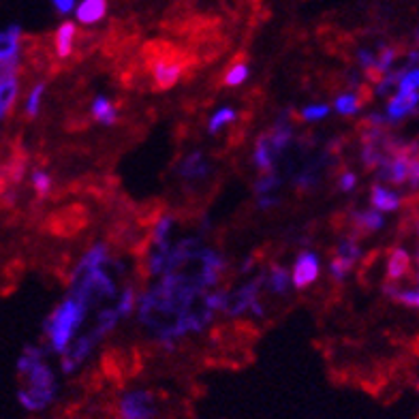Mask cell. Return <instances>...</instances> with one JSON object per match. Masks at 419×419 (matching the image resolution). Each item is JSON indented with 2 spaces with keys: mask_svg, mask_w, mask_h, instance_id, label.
<instances>
[{
  "mask_svg": "<svg viewBox=\"0 0 419 419\" xmlns=\"http://www.w3.org/2000/svg\"><path fill=\"white\" fill-rule=\"evenodd\" d=\"M22 379L26 381V385L18 389V402L26 411L39 413L56 400V394H58L56 377H54L51 368L45 364V360L39 362L37 366H32Z\"/></svg>",
  "mask_w": 419,
  "mask_h": 419,
  "instance_id": "1",
  "label": "cell"
},
{
  "mask_svg": "<svg viewBox=\"0 0 419 419\" xmlns=\"http://www.w3.org/2000/svg\"><path fill=\"white\" fill-rule=\"evenodd\" d=\"M84 315H86V308L73 298L64 300L54 310V315L45 321V334L49 338L51 351H56V353L64 351V348L68 346V342L73 340L75 332L80 329V325L84 321Z\"/></svg>",
  "mask_w": 419,
  "mask_h": 419,
  "instance_id": "2",
  "label": "cell"
},
{
  "mask_svg": "<svg viewBox=\"0 0 419 419\" xmlns=\"http://www.w3.org/2000/svg\"><path fill=\"white\" fill-rule=\"evenodd\" d=\"M120 419H154L157 417V400L146 389L124 391L118 402Z\"/></svg>",
  "mask_w": 419,
  "mask_h": 419,
  "instance_id": "3",
  "label": "cell"
},
{
  "mask_svg": "<svg viewBox=\"0 0 419 419\" xmlns=\"http://www.w3.org/2000/svg\"><path fill=\"white\" fill-rule=\"evenodd\" d=\"M263 285V276L255 278V281L242 285L238 291L227 293V304L225 312L227 315H242L246 310H253L255 315H263V306L259 304V289Z\"/></svg>",
  "mask_w": 419,
  "mask_h": 419,
  "instance_id": "4",
  "label": "cell"
},
{
  "mask_svg": "<svg viewBox=\"0 0 419 419\" xmlns=\"http://www.w3.org/2000/svg\"><path fill=\"white\" fill-rule=\"evenodd\" d=\"M97 342L99 340H97V336L92 332L68 342V346L62 351V362H60L62 372L64 375H73L88 360V356L92 353V348H95Z\"/></svg>",
  "mask_w": 419,
  "mask_h": 419,
  "instance_id": "5",
  "label": "cell"
},
{
  "mask_svg": "<svg viewBox=\"0 0 419 419\" xmlns=\"http://www.w3.org/2000/svg\"><path fill=\"white\" fill-rule=\"evenodd\" d=\"M319 255L312 250H306L298 257L296 267H293V276H291V285H296V289H306L308 285H312L319 278Z\"/></svg>",
  "mask_w": 419,
  "mask_h": 419,
  "instance_id": "6",
  "label": "cell"
},
{
  "mask_svg": "<svg viewBox=\"0 0 419 419\" xmlns=\"http://www.w3.org/2000/svg\"><path fill=\"white\" fill-rule=\"evenodd\" d=\"M180 73H182V66L174 58H159L152 64V75L161 90L176 86V82L180 80Z\"/></svg>",
  "mask_w": 419,
  "mask_h": 419,
  "instance_id": "7",
  "label": "cell"
},
{
  "mask_svg": "<svg viewBox=\"0 0 419 419\" xmlns=\"http://www.w3.org/2000/svg\"><path fill=\"white\" fill-rule=\"evenodd\" d=\"M417 90H413V92H402V90H398V95L389 101V105H387V118L391 120V122H400V120H404L406 116H411V114H415V109H417Z\"/></svg>",
  "mask_w": 419,
  "mask_h": 419,
  "instance_id": "8",
  "label": "cell"
},
{
  "mask_svg": "<svg viewBox=\"0 0 419 419\" xmlns=\"http://www.w3.org/2000/svg\"><path fill=\"white\" fill-rule=\"evenodd\" d=\"M267 135H269V142H272V146L278 154L289 148L291 139H293V126H291V120H289V111L281 114V118H278V122L274 124L272 133H267Z\"/></svg>",
  "mask_w": 419,
  "mask_h": 419,
  "instance_id": "9",
  "label": "cell"
},
{
  "mask_svg": "<svg viewBox=\"0 0 419 419\" xmlns=\"http://www.w3.org/2000/svg\"><path fill=\"white\" fill-rule=\"evenodd\" d=\"M20 26H9L0 32V62H7L20 58Z\"/></svg>",
  "mask_w": 419,
  "mask_h": 419,
  "instance_id": "10",
  "label": "cell"
},
{
  "mask_svg": "<svg viewBox=\"0 0 419 419\" xmlns=\"http://www.w3.org/2000/svg\"><path fill=\"white\" fill-rule=\"evenodd\" d=\"M18 97V78L16 73H3L0 75V120L7 116L13 101Z\"/></svg>",
  "mask_w": 419,
  "mask_h": 419,
  "instance_id": "11",
  "label": "cell"
},
{
  "mask_svg": "<svg viewBox=\"0 0 419 419\" xmlns=\"http://www.w3.org/2000/svg\"><path fill=\"white\" fill-rule=\"evenodd\" d=\"M370 201H372L375 210H379V212H394V210H398L400 203H402L398 193H394V190H389V188H385L381 184L372 186Z\"/></svg>",
  "mask_w": 419,
  "mask_h": 419,
  "instance_id": "12",
  "label": "cell"
},
{
  "mask_svg": "<svg viewBox=\"0 0 419 419\" xmlns=\"http://www.w3.org/2000/svg\"><path fill=\"white\" fill-rule=\"evenodd\" d=\"M278 159V152L274 150L272 142H269V135H261L259 142L255 146V165L263 171H272L274 169V163Z\"/></svg>",
  "mask_w": 419,
  "mask_h": 419,
  "instance_id": "13",
  "label": "cell"
},
{
  "mask_svg": "<svg viewBox=\"0 0 419 419\" xmlns=\"http://www.w3.org/2000/svg\"><path fill=\"white\" fill-rule=\"evenodd\" d=\"M411 272V257L404 248H394L389 259H387V276L389 281H400Z\"/></svg>",
  "mask_w": 419,
  "mask_h": 419,
  "instance_id": "14",
  "label": "cell"
},
{
  "mask_svg": "<svg viewBox=\"0 0 419 419\" xmlns=\"http://www.w3.org/2000/svg\"><path fill=\"white\" fill-rule=\"evenodd\" d=\"M210 171V165L207 161L203 159L201 152H193L190 157H186L180 165V176L184 180H199V178H205Z\"/></svg>",
  "mask_w": 419,
  "mask_h": 419,
  "instance_id": "15",
  "label": "cell"
},
{
  "mask_svg": "<svg viewBox=\"0 0 419 419\" xmlns=\"http://www.w3.org/2000/svg\"><path fill=\"white\" fill-rule=\"evenodd\" d=\"M263 283L267 285V289H269L272 293L283 296V293H287L289 287H291V276H289V272H287L285 267L274 265V267L267 272V276H263Z\"/></svg>",
  "mask_w": 419,
  "mask_h": 419,
  "instance_id": "16",
  "label": "cell"
},
{
  "mask_svg": "<svg viewBox=\"0 0 419 419\" xmlns=\"http://www.w3.org/2000/svg\"><path fill=\"white\" fill-rule=\"evenodd\" d=\"M105 11H107V0H84L78 7V20L82 24H97L99 20H103Z\"/></svg>",
  "mask_w": 419,
  "mask_h": 419,
  "instance_id": "17",
  "label": "cell"
},
{
  "mask_svg": "<svg viewBox=\"0 0 419 419\" xmlns=\"http://www.w3.org/2000/svg\"><path fill=\"white\" fill-rule=\"evenodd\" d=\"M73 39H75V26L71 22H66L58 28L56 32V51L60 58H66L73 51Z\"/></svg>",
  "mask_w": 419,
  "mask_h": 419,
  "instance_id": "18",
  "label": "cell"
},
{
  "mask_svg": "<svg viewBox=\"0 0 419 419\" xmlns=\"http://www.w3.org/2000/svg\"><path fill=\"white\" fill-rule=\"evenodd\" d=\"M92 116L101 124H114L116 118H118L114 103L109 99H105V97H97L95 99V103H92Z\"/></svg>",
  "mask_w": 419,
  "mask_h": 419,
  "instance_id": "19",
  "label": "cell"
},
{
  "mask_svg": "<svg viewBox=\"0 0 419 419\" xmlns=\"http://www.w3.org/2000/svg\"><path fill=\"white\" fill-rule=\"evenodd\" d=\"M43 360H45V351H43L41 346H26L24 353H22L20 360H18V375L24 377L32 366H37V364L43 362Z\"/></svg>",
  "mask_w": 419,
  "mask_h": 419,
  "instance_id": "20",
  "label": "cell"
},
{
  "mask_svg": "<svg viewBox=\"0 0 419 419\" xmlns=\"http://www.w3.org/2000/svg\"><path fill=\"white\" fill-rule=\"evenodd\" d=\"M360 257H362V250L353 240H340V244L336 246V259H340L348 267H353V263L360 261Z\"/></svg>",
  "mask_w": 419,
  "mask_h": 419,
  "instance_id": "21",
  "label": "cell"
},
{
  "mask_svg": "<svg viewBox=\"0 0 419 419\" xmlns=\"http://www.w3.org/2000/svg\"><path fill=\"white\" fill-rule=\"evenodd\" d=\"M353 221H356L358 227L368 229V231H379V229L385 225V221H383V217H381L379 210H366V212H356V214H353Z\"/></svg>",
  "mask_w": 419,
  "mask_h": 419,
  "instance_id": "22",
  "label": "cell"
},
{
  "mask_svg": "<svg viewBox=\"0 0 419 419\" xmlns=\"http://www.w3.org/2000/svg\"><path fill=\"white\" fill-rule=\"evenodd\" d=\"M120 321V317H118V312H116V308H107V310H101L99 312V319H97V327H95V336H97V340H101L103 336H107L114 327H116V323Z\"/></svg>",
  "mask_w": 419,
  "mask_h": 419,
  "instance_id": "23",
  "label": "cell"
},
{
  "mask_svg": "<svg viewBox=\"0 0 419 419\" xmlns=\"http://www.w3.org/2000/svg\"><path fill=\"white\" fill-rule=\"evenodd\" d=\"M334 107H336V111L342 114V116H353V114H358L360 107H362V97L351 95V92L340 95V97L336 99Z\"/></svg>",
  "mask_w": 419,
  "mask_h": 419,
  "instance_id": "24",
  "label": "cell"
},
{
  "mask_svg": "<svg viewBox=\"0 0 419 419\" xmlns=\"http://www.w3.org/2000/svg\"><path fill=\"white\" fill-rule=\"evenodd\" d=\"M171 227H174L171 217L161 219L154 227V233H152V246H169L171 244Z\"/></svg>",
  "mask_w": 419,
  "mask_h": 419,
  "instance_id": "25",
  "label": "cell"
},
{
  "mask_svg": "<svg viewBox=\"0 0 419 419\" xmlns=\"http://www.w3.org/2000/svg\"><path fill=\"white\" fill-rule=\"evenodd\" d=\"M236 120V111L231 109V107H223V109H219L214 116H212V120H210V133H217V130H221L223 126H227L229 122H233Z\"/></svg>",
  "mask_w": 419,
  "mask_h": 419,
  "instance_id": "26",
  "label": "cell"
},
{
  "mask_svg": "<svg viewBox=\"0 0 419 419\" xmlns=\"http://www.w3.org/2000/svg\"><path fill=\"white\" fill-rule=\"evenodd\" d=\"M246 78H248V66L244 62H238L229 68V73L225 75V84L227 86H240V84L246 82Z\"/></svg>",
  "mask_w": 419,
  "mask_h": 419,
  "instance_id": "27",
  "label": "cell"
},
{
  "mask_svg": "<svg viewBox=\"0 0 419 419\" xmlns=\"http://www.w3.org/2000/svg\"><path fill=\"white\" fill-rule=\"evenodd\" d=\"M278 186H281V178H278L274 171H269L267 176H261V180L255 184L257 195H272Z\"/></svg>",
  "mask_w": 419,
  "mask_h": 419,
  "instance_id": "28",
  "label": "cell"
},
{
  "mask_svg": "<svg viewBox=\"0 0 419 419\" xmlns=\"http://www.w3.org/2000/svg\"><path fill=\"white\" fill-rule=\"evenodd\" d=\"M43 92H45V86L43 84H39V86L32 88V92H30V97L26 101V114L30 118H35L39 114V107H41V101H43Z\"/></svg>",
  "mask_w": 419,
  "mask_h": 419,
  "instance_id": "29",
  "label": "cell"
},
{
  "mask_svg": "<svg viewBox=\"0 0 419 419\" xmlns=\"http://www.w3.org/2000/svg\"><path fill=\"white\" fill-rule=\"evenodd\" d=\"M133 304H135V293H133V289L128 287V289H124L122 291V296H120V300H118V304H116V312H118V317L122 319V317H126L130 310H133Z\"/></svg>",
  "mask_w": 419,
  "mask_h": 419,
  "instance_id": "30",
  "label": "cell"
},
{
  "mask_svg": "<svg viewBox=\"0 0 419 419\" xmlns=\"http://www.w3.org/2000/svg\"><path fill=\"white\" fill-rule=\"evenodd\" d=\"M32 186H35V190H37L41 197H45V195H49V190H51V178H49L45 171H35V174H32Z\"/></svg>",
  "mask_w": 419,
  "mask_h": 419,
  "instance_id": "31",
  "label": "cell"
},
{
  "mask_svg": "<svg viewBox=\"0 0 419 419\" xmlns=\"http://www.w3.org/2000/svg\"><path fill=\"white\" fill-rule=\"evenodd\" d=\"M327 114H329V107H327V105H308V107L302 109V118H304L306 122L323 120Z\"/></svg>",
  "mask_w": 419,
  "mask_h": 419,
  "instance_id": "32",
  "label": "cell"
},
{
  "mask_svg": "<svg viewBox=\"0 0 419 419\" xmlns=\"http://www.w3.org/2000/svg\"><path fill=\"white\" fill-rule=\"evenodd\" d=\"M348 269H351V267H348L346 263H342L340 259H334V261L329 263V272H332V276L336 278V281H344Z\"/></svg>",
  "mask_w": 419,
  "mask_h": 419,
  "instance_id": "33",
  "label": "cell"
},
{
  "mask_svg": "<svg viewBox=\"0 0 419 419\" xmlns=\"http://www.w3.org/2000/svg\"><path fill=\"white\" fill-rule=\"evenodd\" d=\"M340 190L342 193H351L353 188H356V184H358V178H356V174H351V171H344L342 176H340Z\"/></svg>",
  "mask_w": 419,
  "mask_h": 419,
  "instance_id": "34",
  "label": "cell"
},
{
  "mask_svg": "<svg viewBox=\"0 0 419 419\" xmlns=\"http://www.w3.org/2000/svg\"><path fill=\"white\" fill-rule=\"evenodd\" d=\"M358 58H360V64L366 68V71H370V68L375 66V62H377V54L370 51V49H360L358 51Z\"/></svg>",
  "mask_w": 419,
  "mask_h": 419,
  "instance_id": "35",
  "label": "cell"
},
{
  "mask_svg": "<svg viewBox=\"0 0 419 419\" xmlns=\"http://www.w3.org/2000/svg\"><path fill=\"white\" fill-rule=\"evenodd\" d=\"M54 7H56L60 13H68V11H73L75 0H54Z\"/></svg>",
  "mask_w": 419,
  "mask_h": 419,
  "instance_id": "36",
  "label": "cell"
},
{
  "mask_svg": "<svg viewBox=\"0 0 419 419\" xmlns=\"http://www.w3.org/2000/svg\"><path fill=\"white\" fill-rule=\"evenodd\" d=\"M278 205V197L274 195H259V207L261 210H267V207H274Z\"/></svg>",
  "mask_w": 419,
  "mask_h": 419,
  "instance_id": "37",
  "label": "cell"
}]
</instances>
